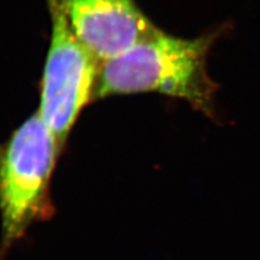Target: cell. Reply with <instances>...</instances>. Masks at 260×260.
Here are the masks:
<instances>
[{
    "mask_svg": "<svg viewBox=\"0 0 260 260\" xmlns=\"http://www.w3.org/2000/svg\"><path fill=\"white\" fill-rule=\"evenodd\" d=\"M221 24L195 38L160 30L124 54L100 64L93 100L116 94L157 92L188 102L209 119H218V85L210 77L207 59L211 48L230 30Z\"/></svg>",
    "mask_w": 260,
    "mask_h": 260,
    "instance_id": "6da1fadb",
    "label": "cell"
},
{
    "mask_svg": "<svg viewBox=\"0 0 260 260\" xmlns=\"http://www.w3.org/2000/svg\"><path fill=\"white\" fill-rule=\"evenodd\" d=\"M62 148L38 113L0 148L3 243L9 246L27 228L52 214L50 182Z\"/></svg>",
    "mask_w": 260,
    "mask_h": 260,
    "instance_id": "7a4b0ae2",
    "label": "cell"
},
{
    "mask_svg": "<svg viewBox=\"0 0 260 260\" xmlns=\"http://www.w3.org/2000/svg\"><path fill=\"white\" fill-rule=\"evenodd\" d=\"M47 4L51 40L37 113L63 148L81 110L93 100L101 63L75 36L60 6Z\"/></svg>",
    "mask_w": 260,
    "mask_h": 260,
    "instance_id": "3957f363",
    "label": "cell"
},
{
    "mask_svg": "<svg viewBox=\"0 0 260 260\" xmlns=\"http://www.w3.org/2000/svg\"><path fill=\"white\" fill-rule=\"evenodd\" d=\"M100 63L124 54L157 31L135 0H54Z\"/></svg>",
    "mask_w": 260,
    "mask_h": 260,
    "instance_id": "277c9868",
    "label": "cell"
}]
</instances>
